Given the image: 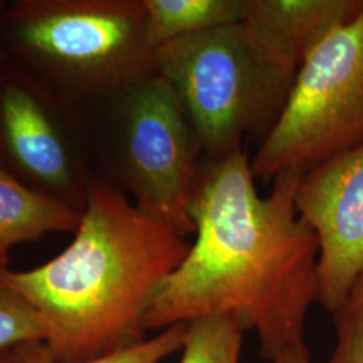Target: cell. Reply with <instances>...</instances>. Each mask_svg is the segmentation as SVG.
I'll return each mask as SVG.
<instances>
[{"instance_id": "1", "label": "cell", "mask_w": 363, "mask_h": 363, "mask_svg": "<svg viewBox=\"0 0 363 363\" xmlns=\"http://www.w3.org/2000/svg\"><path fill=\"white\" fill-rule=\"evenodd\" d=\"M300 177L279 175L262 198L244 152L202 167L190 206L195 242L159 286L145 328L230 313L256 333L268 361L308 350L304 334L318 300L319 244L295 205Z\"/></svg>"}, {"instance_id": "2", "label": "cell", "mask_w": 363, "mask_h": 363, "mask_svg": "<svg viewBox=\"0 0 363 363\" xmlns=\"http://www.w3.org/2000/svg\"><path fill=\"white\" fill-rule=\"evenodd\" d=\"M191 244L124 191L94 182L72 244L38 268L0 271V283L38 313L57 363H81L145 340L159 286Z\"/></svg>"}, {"instance_id": "3", "label": "cell", "mask_w": 363, "mask_h": 363, "mask_svg": "<svg viewBox=\"0 0 363 363\" xmlns=\"http://www.w3.org/2000/svg\"><path fill=\"white\" fill-rule=\"evenodd\" d=\"M155 61L157 74L178 93L210 160L242 152L249 136L264 140L296 77L262 52L241 22L160 45Z\"/></svg>"}, {"instance_id": "4", "label": "cell", "mask_w": 363, "mask_h": 363, "mask_svg": "<svg viewBox=\"0 0 363 363\" xmlns=\"http://www.w3.org/2000/svg\"><path fill=\"white\" fill-rule=\"evenodd\" d=\"M6 16L18 49L73 91L116 99L157 74L143 0H22Z\"/></svg>"}, {"instance_id": "5", "label": "cell", "mask_w": 363, "mask_h": 363, "mask_svg": "<svg viewBox=\"0 0 363 363\" xmlns=\"http://www.w3.org/2000/svg\"><path fill=\"white\" fill-rule=\"evenodd\" d=\"M363 143V9L298 67L286 106L250 162L255 178L313 169Z\"/></svg>"}, {"instance_id": "6", "label": "cell", "mask_w": 363, "mask_h": 363, "mask_svg": "<svg viewBox=\"0 0 363 363\" xmlns=\"http://www.w3.org/2000/svg\"><path fill=\"white\" fill-rule=\"evenodd\" d=\"M115 100L118 169L132 202L186 238L195 232L190 206L203 152L191 118L160 74Z\"/></svg>"}, {"instance_id": "7", "label": "cell", "mask_w": 363, "mask_h": 363, "mask_svg": "<svg viewBox=\"0 0 363 363\" xmlns=\"http://www.w3.org/2000/svg\"><path fill=\"white\" fill-rule=\"evenodd\" d=\"M295 205L319 244L316 301L334 315L363 273V143L301 174Z\"/></svg>"}, {"instance_id": "8", "label": "cell", "mask_w": 363, "mask_h": 363, "mask_svg": "<svg viewBox=\"0 0 363 363\" xmlns=\"http://www.w3.org/2000/svg\"><path fill=\"white\" fill-rule=\"evenodd\" d=\"M362 9L363 0H244L241 23L262 52L298 73L308 54Z\"/></svg>"}, {"instance_id": "9", "label": "cell", "mask_w": 363, "mask_h": 363, "mask_svg": "<svg viewBox=\"0 0 363 363\" xmlns=\"http://www.w3.org/2000/svg\"><path fill=\"white\" fill-rule=\"evenodd\" d=\"M0 135L13 163L40 186L72 190V157L62 133L38 99L18 84L0 94Z\"/></svg>"}, {"instance_id": "10", "label": "cell", "mask_w": 363, "mask_h": 363, "mask_svg": "<svg viewBox=\"0 0 363 363\" xmlns=\"http://www.w3.org/2000/svg\"><path fill=\"white\" fill-rule=\"evenodd\" d=\"M82 211L61 198L34 190L0 166V269L13 247L45 234L77 229Z\"/></svg>"}, {"instance_id": "11", "label": "cell", "mask_w": 363, "mask_h": 363, "mask_svg": "<svg viewBox=\"0 0 363 363\" xmlns=\"http://www.w3.org/2000/svg\"><path fill=\"white\" fill-rule=\"evenodd\" d=\"M145 33L156 49L214 27L240 23L244 0H143Z\"/></svg>"}, {"instance_id": "12", "label": "cell", "mask_w": 363, "mask_h": 363, "mask_svg": "<svg viewBox=\"0 0 363 363\" xmlns=\"http://www.w3.org/2000/svg\"><path fill=\"white\" fill-rule=\"evenodd\" d=\"M245 331L230 313L193 319L186 323L179 363H240Z\"/></svg>"}, {"instance_id": "13", "label": "cell", "mask_w": 363, "mask_h": 363, "mask_svg": "<svg viewBox=\"0 0 363 363\" xmlns=\"http://www.w3.org/2000/svg\"><path fill=\"white\" fill-rule=\"evenodd\" d=\"M186 323L169 325L155 337L123 350L81 363H160L183 346ZM13 363H57L43 340L13 349Z\"/></svg>"}, {"instance_id": "14", "label": "cell", "mask_w": 363, "mask_h": 363, "mask_svg": "<svg viewBox=\"0 0 363 363\" xmlns=\"http://www.w3.org/2000/svg\"><path fill=\"white\" fill-rule=\"evenodd\" d=\"M39 340H45V328L38 313L13 289L0 283V351Z\"/></svg>"}, {"instance_id": "15", "label": "cell", "mask_w": 363, "mask_h": 363, "mask_svg": "<svg viewBox=\"0 0 363 363\" xmlns=\"http://www.w3.org/2000/svg\"><path fill=\"white\" fill-rule=\"evenodd\" d=\"M334 319L337 342L325 363H363V313L345 307Z\"/></svg>"}, {"instance_id": "16", "label": "cell", "mask_w": 363, "mask_h": 363, "mask_svg": "<svg viewBox=\"0 0 363 363\" xmlns=\"http://www.w3.org/2000/svg\"><path fill=\"white\" fill-rule=\"evenodd\" d=\"M345 307L350 308L352 311L363 313V273L362 276L358 279V281L355 283L354 288H352L349 301H347V304Z\"/></svg>"}, {"instance_id": "17", "label": "cell", "mask_w": 363, "mask_h": 363, "mask_svg": "<svg viewBox=\"0 0 363 363\" xmlns=\"http://www.w3.org/2000/svg\"><path fill=\"white\" fill-rule=\"evenodd\" d=\"M271 363H312L310 359L308 350L298 351V352H288L281 357H277Z\"/></svg>"}, {"instance_id": "18", "label": "cell", "mask_w": 363, "mask_h": 363, "mask_svg": "<svg viewBox=\"0 0 363 363\" xmlns=\"http://www.w3.org/2000/svg\"><path fill=\"white\" fill-rule=\"evenodd\" d=\"M0 363H13V349L0 351Z\"/></svg>"}, {"instance_id": "19", "label": "cell", "mask_w": 363, "mask_h": 363, "mask_svg": "<svg viewBox=\"0 0 363 363\" xmlns=\"http://www.w3.org/2000/svg\"><path fill=\"white\" fill-rule=\"evenodd\" d=\"M1 9H3V3L0 1V10H1Z\"/></svg>"}, {"instance_id": "20", "label": "cell", "mask_w": 363, "mask_h": 363, "mask_svg": "<svg viewBox=\"0 0 363 363\" xmlns=\"http://www.w3.org/2000/svg\"><path fill=\"white\" fill-rule=\"evenodd\" d=\"M0 271H3V269H0Z\"/></svg>"}]
</instances>
